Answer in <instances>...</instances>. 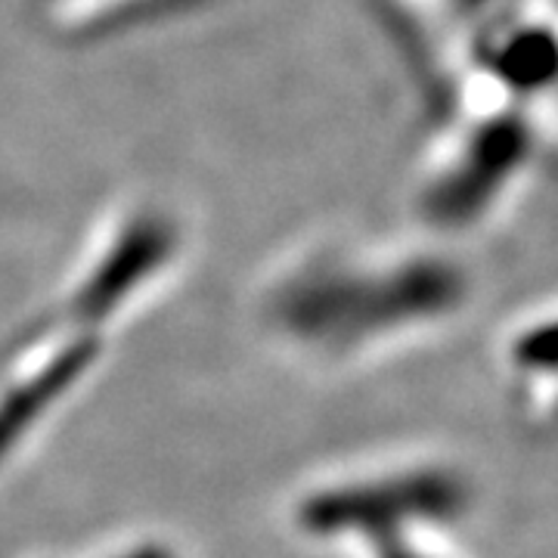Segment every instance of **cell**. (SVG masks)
I'll list each match as a JSON object with an SVG mask.
<instances>
[{
    "mask_svg": "<svg viewBox=\"0 0 558 558\" xmlns=\"http://www.w3.org/2000/svg\"><path fill=\"white\" fill-rule=\"evenodd\" d=\"M472 277L438 236L416 242H319L279 270L264 317L317 354H354L457 317Z\"/></svg>",
    "mask_w": 558,
    "mask_h": 558,
    "instance_id": "1",
    "label": "cell"
},
{
    "mask_svg": "<svg viewBox=\"0 0 558 558\" xmlns=\"http://www.w3.org/2000/svg\"><path fill=\"white\" fill-rule=\"evenodd\" d=\"M553 143L556 109L435 116L413 190L422 230L447 242L484 227L537 174Z\"/></svg>",
    "mask_w": 558,
    "mask_h": 558,
    "instance_id": "2",
    "label": "cell"
},
{
    "mask_svg": "<svg viewBox=\"0 0 558 558\" xmlns=\"http://www.w3.org/2000/svg\"><path fill=\"white\" fill-rule=\"evenodd\" d=\"M186 252V223L156 196H131L100 220L60 301L57 323L102 332L137 307Z\"/></svg>",
    "mask_w": 558,
    "mask_h": 558,
    "instance_id": "3",
    "label": "cell"
},
{
    "mask_svg": "<svg viewBox=\"0 0 558 558\" xmlns=\"http://www.w3.org/2000/svg\"><path fill=\"white\" fill-rule=\"evenodd\" d=\"M472 490L450 469H413L379 478H357L323 487L299 506V527L307 537H363L366 546L462 519Z\"/></svg>",
    "mask_w": 558,
    "mask_h": 558,
    "instance_id": "4",
    "label": "cell"
},
{
    "mask_svg": "<svg viewBox=\"0 0 558 558\" xmlns=\"http://www.w3.org/2000/svg\"><path fill=\"white\" fill-rule=\"evenodd\" d=\"M62 326V341L32 366L25 376L0 391V459L10 457L40 418L47 416L97 363L102 351V332Z\"/></svg>",
    "mask_w": 558,
    "mask_h": 558,
    "instance_id": "5",
    "label": "cell"
},
{
    "mask_svg": "<svg viewBox=\"0 0 558 558\" xmlns=\"http://www.w3.org/2000/svg\"><path fill=\"white\" fill-rule=\"evenodd\" d=\"M208 3L211 0H38V16L60 40H102Z\"/></svg>",
    "mask_w": 558,
    "mask_h": 558,
    "instance_id": "6",
    "label": "cell"
},
{
    "mask_svg": "<svg viewBox=\"0 0 558 558\" xmlns=\"http://www.w3.org/2000/svg\"><path fill=\"white\" fill-rule=\"evenodd\" d=\"M373 553H376V558H435L428 556V553H422L416 543H407V537L373 543Z\"/></svg>",
    "mask_w": 558,
    "mask_h": 558,
    "instance_id": "7",
    "label": "cell"
},
{
    "mask_svg": "<svg viewBox=\"0 0 558 558\" xmlns=\"http://www.w3.org/2000/svg\"><path fill=\"white\" fill-rule=\"evenodd\" d=\"M116 558H178L165 543H140V546H131L124 549L121 556Z\"/></svg>",
    "mask_w": 558,
    "mask_h": 558,
    "instance_id": "8",
    "label": "cell"
}]
</instances>
